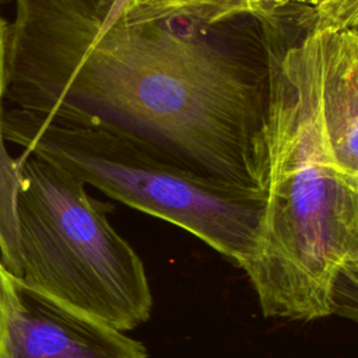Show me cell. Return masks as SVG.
Here are the masks:
<instances>
[{
    "mask_svg": "<svg viewBox=\"0 0 358 358\" xmlns=\"http://www.w3.org/2000/svg\"><path fill=\"white\" fill-rule=\"evenodd\" d=\"M245 17L103 24L76 0H15L6 98L194 172L264 189L267 39Z\"/></svg>",
    "mask_w": 358,
    "mask_h": 358,
    "instance_id": "6da1fadb",
    "label": "cell"
},
{
    "mask_svg": "<svg viewBox=\"0 0 358 358\" xmlns=\"http://www.w3.org/2000/svg\"><path fill=\"white\" fill-rule=\"evenodd\" d=\"M263 25L270 66L264 133L267 204L243 267L266 317L331 315L333 281L358 248V179L333 164L322 131L313 20Z\"/></svg>",
    "mask_w": 358,
    "mask_h": 358,
    "instance_id": "7a4b0ae2",
    "label": "cell"
},
{
    "mask_svg": "<svg viewBox=\"0 0 358 358\" xmlns=\"http://www.w3.org/2000/svg\"><path fill=\"white\" fill-rule=\"evenodd\" d=\"M13 201L21 278L49 298L120 331L145 323L152 294L144 264L109 224V204L28 152L0 151Z\"/></svg>",
    "mask_w": 358,
    "mask_h": 358,
    "instance_id": "3957f363",
    "label": "cell"
},
{
    "mask_svg": "<svg viewBox=\"0 0 358 358\" xmlns=\"http://www.w3.org/2000/svg\"><path fill=\"white\" fill-rule=\"evenodd\" d=\"M3 137L84 185L178 225L243 268L256 255L266 189L194 172L136 143L96 129L63 126L31 112L4 110Z\"/></svg>",
    "mask_w": 358,
    "mask_h": 358,
    "instance_id": "277c9868",
    "label": "cell"
},
{
    "mask_svg": "<svg viewBox=\"0 0 358 358\" xmlns=\"http://www.w3.org/2000/svg\"><path fill=\"white\" fill-rule=\"evenodd\" d=\"M0 358H150L145 345L6 270Z\"/></svg>",
    "mask_w": 358,
    "mask_h": 358,
    "instance_id": "5b68a950",
    "label": "cell"
},
{
    "mask_svg": "<svg viewBox=\"0 0 358 358\" xmlns=\"http://www.w3.org/2000/svg\"><path fill=\"white\" fill-rule=\"evenodd\" d=\"M320 123L327 152L358 179V28H316Z\"/></svg>",
    "mask_w": 358,
    "mask_h": 358,
    "instance_id": "8992f818",
    "label": "cell"
},
{
    "mask_svg": "<svg viewBox=\"0 0 358 358\" xmlns=\"http://www.w3.org/2000/svg\"><path fill=\"white\" fill-rule=\"evenodd\" d=\"M319 0H213L201 21L215 24L238 17H252L259 22H275L298 11L315 8Z\"/></svg>",
    "mask_w": 358,
    "mask_h": 358,
    "instance_id": "52a82bcc",
    "label": "cell"
},
{
    "mask_svg": "<svg viewBox=\"0 0 358 358\" xmlns=\"http://www.w3.org/2000/svg\"><path fill=\"white\" fill-rule=\"evenodd\" d=\"M213 0H129L116 21L147 22L172 17L201 21Z\"/></svg>",
    "mask_w": 358,
    "mask_h": 358,
    "instance_id": "ba28073f",
    "label": "cell"
},
{
    "mask_svg": "<svg viewBox=\"0 0 358 358\" xmlns=\"http://www.w3.org/2000/svg\"><path fill=\"white\" fill-rule=\"evenodd\" d=\"M313 18L316 28H358V0H319Z\"/></svg>",
    "mask_w": 358,
    "mask_h": 358,
    "instance_id": "9c48e42d",
    "label": "cell"
},
{
    "mask_svg": "<svg viewBox=\"0 0 358 358\" xmlns=\"http://www.w3.org/2000/svg\"><path fill=\"white\" fill-rule=\"evenodd\" d=\"M10 35L11 28L10 22L0 15V134L3 123V99L6 98L7 85H8V55H10Z\"/></svg>",
    "mask_w": 358,
    "mask_h": 358,
    "instance_id": "30bf717a",
    "label": "cell"
},
{
    "mask_svg": "<svg viewBox=\"0 0 358 358\" xmlns=\"http://www.w3.org/2000/svg\"><path fill=\"white\" fill-rule=\"evenodd\" d=\"M85 6L103 24H110L119 18L129 0H76Z\"/></svg>",
    "mask_w": 358,
    "mask_h": 358,
    "instance_id": "8fae6325",
    "label": "cell"
},
{
    "mask_svg": "<svg viewBox=\"0 0 358 358\" xmlns=\"http://www.w3.org/2000/svg\"><path fill=\"white\" fill-rule=\"evenodd\" d=\"M4 273H6V267L3 266V263H1V260H0V341H1V334H3V320H4V308H3Z\"/></svg>",
    "mask_w": 358,
    "mask_h": 358,
    "instance_id": "7c38bea8",
    "label": "cell"
},
{
    "mask_svg": "<svg viewBox=\"0 0 358 358\" xmlns=\"http://www.w3.org/2000/svg\"><path fill=\"white\" fill-rule=\"evenodd\" d=\"M1 1H4V0H0V3H1Z\"/></svg>",
    "mask_w": 358,
    "mask_h": 358,
    "instance_id": "4fadbf2b",
    "label": "cell"
}]
</instances>
